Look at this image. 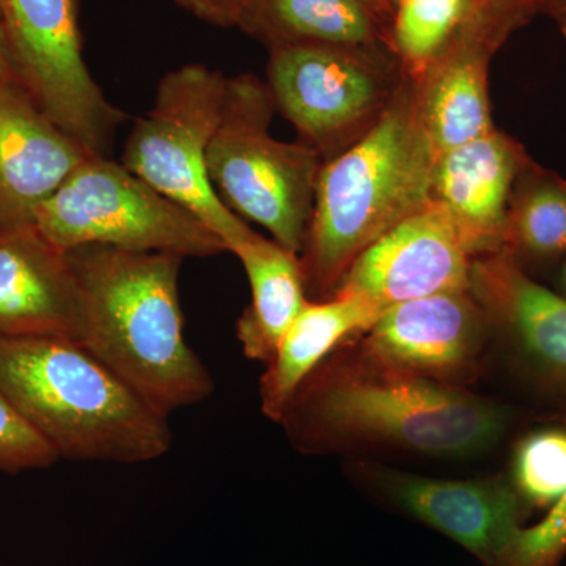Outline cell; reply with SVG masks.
Listing matches in <instances>:
<instances>
[{
	"label": "cell",
	"instance_id": "obj_1",
	"mask_svg": "<svg viewBox=\"0 0 566 566\" xmlns=\"http://www.w3.org/2000/svg\"><path fill=\"white\" fill-rule=\"evenodd\" d=\"M69 253L85 303L82 345L156 411L202 403L214 379L182 333L185 256L84 245Z\"/></svg>",
	"mask_w": 566,
	"mask_h": 566
},
{
	"label": "cell",
	"instance_id": "obj_2",
	"mask_svg": "<svg viewBox=\"0 0 566 566\" xmlns=\"http://www.w3.org/2000/svg\"><path fill=\"white\" fill-rule=\"evenodd\" d=\"M0 394L66 460L139 464L172 447L169 417L70 338L0 337Z\"/></svg>",
	"mask_w": 566,
	"mask_h": 566
},
{
	"label": "cell",
	"instance_id": "obj_3",
	"mask_svg": "<svg viewBox=\"0 0 566 566\" xmlns=\"http://www.w3.org/2000/svg\"><path fill=\"white\" fill-rule=\"evenodd\" d=\"M436 159L406 76L374 128L323 164L301 252L307 292L333 296L368 245L433 202Z\"/></svg>",
	"mask_w": 566,
	"mask_h": 566
},
{
	"label": "cell",
	"instance_id": "obj_4",
	"mask_svg": "<svg viewBox=\"0 0 566 566\" xmlns=\"http://www.w3.org/2000/svg\"><path fill=\"white\" fill-rule=\"evenodd\" d=\"M281 422L305 449L363 438L427 455L464 457L497 441L505 415L485 398L375 363L356 371L319 365Z\"/></svg>",
	"mask_w": 566,
	"mask_h": 566
},
{
	"label": "cell",
	"instance_id": "obj_5",
	"mask_svg": "<svg viewBox=\"0 0 566 566\" xmlns=\"http://www.w3.org/2000/svg\"><path fill=\"white\" fill-rule=\"evenodd\" d=\"M274 112L259 77H229L221 123L208 150V175L234 214L259 223L275 243L300 255L324 159L303 142L274 139Z\"/></svg>",
	"mask_w": 566,
	"mask_h": 566
},
{
	"label": "cell",
	"instance_id": "obj_6",
	"mask_svg": "<svg viewBox=\"0 0 566 566\" xmlns=\"http://www.w3.org/2000/svg\"><path fill=\"white\" fill-rule=\"evenodd\" d=\"M32 223L65 253L84 245L181 256L227 252L196 214L104 155L85 159L41 205Z\"/></svg>",
	"mask_w": 566,
	"mask_h": 566
},
{
	"label": "cell",
	"instance_id": "obj_7",
	"mask_svg": "<svg viewBox=\"0 0 566 566\" xmlns=\"http://www.w3.org/2000/svg\"><path fill=\"white\" fill-rule=\"evenodd\" d=\"M227 82L229 77L202 63L167 73L151 109L134 123L122 164L196 214L229 252L253 230L222 202L208 175V150L221 123Z\"/></svg>",
	"mask_w": 566,
	"mask_h": 566
},
{
	"label": "cell",
	"instance_id": "obj_8",
	"mask_svg": "<svg viewBox=\"0 0 566 566\" xmlns=\"http://www.w3.org/2000/svg\"><path fill=\"white\" fill-rule=\"evenodd\" d=\"M405 81L392 48L301 44L270 51L266 85L301 142L329 161L374 128Z\"/></svg>",
	"mask_w": 566,
	"mask_h": 566
},
{
	"label": "cell",
	"instance_id": "obj_9",
	"mask_svg": "<svg viewBox=\"0 0 566 566\" xmlns=\"http://www.w3.org/2000/svg\"><path fill=\"white\" fill-rule=\"evenodd\" d=\"M0 22L18 82L70 136L104 155L126 115L85 62L80 0H0Z\"/></svg>",
	"mask_w": 566,
	"mask_h": 566
},
{
	"label": "cell",
	"instance_id": "obj_10",
	"mask_svg": "<svg viewBox=\"0 0 566 566\" xmlns=\"http://www.w3.org/2000/svg\"><path fill=\"white\" fill-rule=\"evenodd\" d=\"M471 266L444 208L431 202L368 245L333 296L363 297L386 311L434 294L469 292Z\"/></svg>",
	"mask_w": 566,
	"mask_h": 566
},
{
	"label": "cell",
	"instance_id": "obj_11",
	"mask_svg": "<svg viewBox=\"0 0 566 566\" xmlns=\"http://www.w3.org/2000/svg\"><path fill=\"white\" fill-rule=\"evenodd\" d=\"M85 303L69 253L33 223L0 226V337L84 342Z\"/></svg>",
	"mask_w": 566,
	"mask_h": 566
},
{
	"label": "cell",
	"instance_id": "obj_12",
	"mask_svg": "<svg viewBox=\"0 0 566 566\" xmlns=\"http://www.w3.org/2000/svg\"><path fill=\"white\" fill-rule=\"evenodd\" d=\"M92 155L20 82L0 80V226L32 223L41 205Z\"/></svg>",
	"mask_w": 566,
	"mask_h": 566
},
{
	"label": "cell",
	"instance_id": "obj_13",
	"mask_svg": "<svg viewBox=\"0 0 566 566\" xmlns=\"http://www.w3.org/2000/svg\"><path fill=\"white\" fill-rule=\"evenodd\" d=\"M526 148L494 128L442 153L433 170V202L441 205L472 260L504 251L506 208Z\"/></svg>",
	"mask_w": 566,
	"mask_h": 566
},
{
	"label": "cell",
	"instance_id": "obj_14",
	"mask_svg": "<svg viewBox=\"0 0 566 566\" xmlns=\"http://www.w3.org/2000/svg\"><path fill=\"white\" fill-rule=\"evenodd\" d=\"M395 505L490 566L523 528L527 504L502 480H434L376 472Z\"/></svg>",
	"mask_w": 566,
	"mask_h": 566
},
{
	"label": "cell",
	"instance_id": "obj_15",
	"mask_svg": "<svg viewBox=\"0 0 566 566\" xmlns=\"http://www.w3.org/2000/svg\"><path fill=\"white\" fill-rule=\"evenodd\" d=\"M485 312L471 292L434 294L386 308L367 331L374 363L415 375H444L474 359Z\"/></svg>",
	"mask_w": 566,
	"mask_h": 566
},
{
	"label": "cell",
	"instance_id": "obj_16",
	"mask_svg": "<svg viewBox=\"0 0 566 566\" xmlns=\"http://www.w3.org/2000/svg\"><path fill=\"white\" fill-rule=\"evenodd\" d=\"M469 292L532 364L566 382V296L534 281L506 252L472 260Z\"/></svg>",
	"mask_w": 566,
	"mask_h": 566
},
{
	"label": "cell",
	"instance_id": "obj_17",
	"mask_svg": "<svg viewBox=\"0 0 566 566\" xmlns=\"http://www.w3.org/2000/svg\"><path fill=\"white\" fill-rule=\"evenodd\" d=\"M502 44L488 33L465 36L412 81L417 115L436 155L495 128L488 74L491 59Z\"/></svg>",
	"mask_w": 566,
	"mask_h": 566
},
{
	"label": "cell",
	"instance_id": "obj_18",
	"mask_svg": "<svg viewBox=\"0 0 566 566\" xmlns=\"http://www.w3.org/2000/svg\"><path fill=\"white\" fill-rule=\"evenodd\" d=\"M382 308L357 296H333L322 303L308 301L283 333L262 378L264 415L281 422L297 389L327 354L349 335L367 333Z\"/></svg>",
	"mask_w": 566,
	"mask_h": 566
},
{
	"label": "cell",
	"instance_id": "obj_19",
	"mask_svg": "<svg viewBox=\"0 0 566 566\" xmlns=\"http://www.w3.org/2000/svg\"><path fill=\"white\" fill-rule=\"evenodd\" d=\"M238 28L270 51L301 44L392 48L389 28L367 0H251Z\"/></svg>",
	"mask_w": 566,
	"mask_h": 566
},
{
	"label": "cell",
	"instance_id": "obj_20",
	"mask_svg": "<svg viewBox=\"0 0 566 566\" xmlns=\"http://www.w3.org/2000/svg\"><path fill=\"white\" fill-rule=\"evenodd\" d=\"M243 264L252 303L238 319L237 335L249 359L270 363L283 333L308 303L297 253L256 232L230 251Z\"/></svg>",
	"mask_w": 566,
	"mask_h": 566
},
{
	"label": "cell",
	"instance_id": "obj_21",
	"mask_svg": "<svg viewBox=\"0 0 566 566\" xmlns=\"http://www.w3.org/2000/svg\"><path fill=\"white\" fill-rule=\"evenodd\" d=\"M513 32L488 0H398L390 44L406 76L416 81L465 36L488 33L505 43Z\"/></svg>",
	"mask_w": 566,
	"mask_h": 566
},
{
	"label": "cell",
	"instance_id": "obj_22",
	"mask_svg": "<svg viewBox=\"0 0 566 566\" xmlns=\"http://www.w3.org/2000/svg\"><path fill=\"white\" fill-rule=\"evenodd\" d=\"M502 252L527 273L566 259V180L532 158L513 185Z\"/></svg>",
	"mask_w": 566,
	"mask_h": 566
},
{
	"label": "cell",
	"instance_id": "obj_23",
	"mask_svg": "<svg viewBox=\"0 0 566 566\" xmlns=\"http://www.w3.org/2000/svg\"><path fill=\"white\" fill-rule=\"evenodd\" d=\"M513 486L528 506L556 504L566 493V431H536L517 446Z\"/></svg>",
	"mask_w": 566,
	"mask_h": 566
},
{
	"label": "cell",
	"instance_id": "obj_24",
	"mask_svg": "<svg viewBox=\"0 0 566 566\" xmlns=\"http://www.w3.org/2000/svg\"><path fill=\"white\" fill-rule=\"evenodd\" d=\"M566 556V493L545 520L523 527L490 566H560Z\"/></svg>",
	"mask_w": 566,
	"mask_h": 566
},
{
	"label": "cell",
	"instance_id": "obj_25",
	"mask_svg": "<svg viewBox=\"0 0 566 566\" xmlns=\"http://www.w3.org/2000/svg\"><path fill=\"white\" fill-rule=\"evenodd\" d=\"M61 457L0 394V472L48 469Z\"/></svg>",
	"mask_w": 566,
	"mask_h": 566
},
{
	"label": "cell",
	"instance_id": "obj_26",
	"mask_svg": "<svg viewBox=\"0 0 566 566\" xmlns=\"http://www.w3.org/2000/svg\"><path fill=\"white\" fill-rule=\"evenodd\" d=\"M197 20L218 28H234L248 10L251 0H175Z\"/></svg>",
	"mask_w": 566,
	"mask_h": 566
},
{
	"label": "cell",
	"instance_id": "obj_27",
	"mask_svg": "<svg viewBox=\"0 0 566 566\" xmlns=\"http://www.w3.org/2000/svg\"><path fill=\"white\" fill-rule=\"evenodd\" d=\"M515 31L528 24L539 10L538 0H488Z\"/></svg>",
	"mask_w": 566,
	"mask_h": 566
},
{
	"label": "cell",
	"instance_id": "obj_28",
	"mask_svg": "<svg viewBox=\"0 0 566 566\" xmlns=\"http://www.w3.org/2000/svg\"><path fill=\"white\" fill-rule=\"evenodd\" d=\"M539 10L556 22L566 39V0H538Z\"/></svg>",
	"mask_w": 566,
	"mask_h": 566
},
{
	"label": "cell",
	"instance_id": "obj_29",
	"mask_svg": "<svg viewBox=\"0 0 566 566\" xmlns=\"http://www.w3.org/2000/svg\"><path fill=\"white\" fill-rule=\"evenodd\" d=\"M0 80L18 81L17 74H14L13 62H11L9 43H7L2 22H0Z\"/></svg>",
	"mask_w": 566,
	"mask_h": 566
},
{
	"label": "cell",
	"instance_id": "obj_30",
	"mask_svg": "<svg viewBox=\"0 0 566 566\" xmlns=\"http://www.w3.org/2000/svg\"><path fill=\"white\" fill-rule=\"evenodd\" d=\"M370 3L371 9L376 11L382 22L389 28L392 24L395 9H397V0H367Z\"/></svg>",
	"mask_w": 566,
	"mask_h": 566
},
{
	"label": "cell",
	"instance_id": "obj_31",
	"mask_svg": "<svg viewBox=\"0 0 566 566\" xmlns=\"http://www.w3.org/2000/svg\"><path fill=\"white\" fill-rule=\"evenodd\" d=\"M558 283H560L562 294L566 296V259L560 263V273H558Z\"/></svg>",
	"mask_w": 566,
	"mask_h": 566
},
{
	"label": "cell",
	"instance_id": "obj_32",
	"mask_svg": "<svg viewBox=\"0 0 566 566\" xmlns=\"http://www.w3.org/2000/svg\"><path fill=\"white\" fill-rule=\"evenodd\" d=\"M397 2H398V0H397Z\"/></svg>",
	"mask_w": 566,
	"mask_h": 566
}]
</instances>
